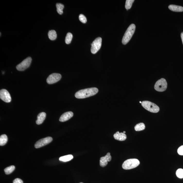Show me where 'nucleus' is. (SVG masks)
I'll list each match as a JSON object with an SVG mask.
<instances>
[{"mask_svg": "<svg viewBox=\"0 0 183 183\" xmlns=\"http://www.w3.org/2000/svg\"><path fill=\"white\" fill-rule=\"evenodd\" d=\"M98 92V89L96 88L84 89L77 92L75 97L78 99L86 98L96 95Z\"/></svg>", "mask_w": 183, "mask_h": 183, "instance_id": "f257e3e1", "label": "nucleus"}, {"mask_svg": "<svg viewBox=\"0 0 183 183\" xmlns=\"http://www.w3.org/2000/svg\"><path fill=\"white\" fill-rule=\"evenodd\" d=\"M135 28L136 26L134 24H132L129 25L123 36L122 41L123 45H126L129 42L134 34Z\"/></svg>", "mask_w": 183, "mask_h": 183, "instance_id": "f03ea898", "label": "nucleus"}, {"mask_svg": "<svg viewBox=\"0 0 183 183\" xmlns=\"http://www.w3.org/2000/svg\"><path fill=\"white\" fill-rule=\"evenodd\" d=\"M140 164V161L137 159H129L123 163L122 167L125 170H130L137 167Z\"/></svg>", "mask_w": 183, "mask_h": 183, "instance_id": "7ed1b4c3", "label": "nucleus"}, {"mask_svg": "<svg viewBox=\"0 0 183 183\" xmlns=\"http://www.w3.org/2000/svg\"><path fill=\"white\" fill-rule=\"evenodd\" d=\"M142 105L143 108L152 113H158L160 110L158 106L149 101H143L142 102Z\"/></svg>", "mask_w": 183, "mask_h": 183, "instance_id": "20e7f679", "label": "nucleus"}, {"mask_svg": "<svg viewBox=\"0 0 183 183\" xmlns=\"http://www.w3.org/2000/svg\"><path fill=\"white\" fill-rule=\"evenodd\" d=\"M167 87V82L165 79L162 78L156 82L154 85V89L158 92L164 91Z\"/></svg>", "mask_w": 183, "mask_h": 183, "instance_id": "39448f33", "label": "nucleus"}, {"mask_svg": "<svg viewBox=\"0 0 183 183\" xmlns=\"http://www.w3.org/2000/svg\"><path fill=\"white\" fill-rule=\"evenodd\" d=\"M32 58L29 57L24 59L22 62L17 65L16 68L19 71H23L28 68L32 62Z\"/></svg>", "mask_w": 183, "mask_h": 183, "instance_id": "423d86ee", "label": "nucleus"}, {"mask_svg": "<svg viewBox=\"0 0 183 183\" xmlns=\"http://www.w3.org/2000/svg\"><path fill=\"white\" fill-rule=\"evenodd\" d=\"M102 44V38L98 37L96 38L91 44V52L93 54H96L101 47Z\"/></svg>", "mask_w": 183, "mask_h": 183, "instance_id": "0eeeda50", "label": "nucleus"}, {"mask_svg": "<svg viewBox=\"0 0 183 183\" xmlns=\"http://www.w3.org/2000/svg\"><path fill=\"white\" fill-rule=\"evenodd\" d=\"M53 138L50 137H47L41 139L36 142L35 144V147L36 149L40 148L41 147L47 145L52 142Z\"/></svg>", "mask_w": 183, "mask_h": 183, "instance_id": "6e6552de", "label": "nucleus"}, {"mask_svg": "<svg viewBox=\"0 0 183 183\" xmlns=\"http://www.w3.org/2000/svg\"><path fill=\"white\" fill-rule=\"evenodd\" d=\"M62 76L59 73L52 74L49 76L47 80V82L49 84H52L56 83L60 80Z\"/></svg>", "mask_w": 183, "mask_h": 183, "instance_id": "1a4fd4ad", "label": "nucleus"}, {"mask_svg": "<svg viewBox=\"0 0 183 183\" xmlns=\"http://www.w3.org/2000/svg\"><path fill=\"white\" fill-rule=\"evenodd\" d=\"M0 98L3 101L6 102H10L11 101V98L10 94L8 91L5 89L1 90Z\"/></svg>", "mask_w": 183, "mask_h": 183, "instance_id": "9d476101", "label": "nucleus"}, {"mask_svg": "<svg viewBox=\"0 0 183 183\" xmlns=\"http://www.w3.org/2000/svg\"><path fill=\"white\" fill-rule=\"evenodd\" d=\"M112 157L110 153H108L104 157H101L100 160V166L104 167L108 164V162L111 161Z\"/></svg>", "mask_w": 183, "mask_h": 183, "instance_id": "9b49d317", "label": "nucleus"}, {"mask_svg": "<svg viewBox=\"0 0 183 183\" xmlns=\"http://www.w3.org/2000/svg\"><path fill=\"white\" fill-rule=\"evenodd\" d=\"M73 113L71 111L66 112L62 114L60 118V121L63 122L67 121L73 116Z\"/></svg>", "mask_w": 183, "mask_h": 183, "instance_id": "f8f14e48", "label": "nucleus"}, {"mask_svg": "<svg viewBox=\"0 0 183 183\" xmlns=\"http://www.w3.org/2000/svg\"><path fill=\"white\" fill-rule=\"evenodd\" d=\"M114 137L116 140L123 141H125L127 138V136L124 133H119L118 131L114 135Z\"/></svg>", "mask_w": 183, "mask_h": 183, "instance_id": "ddd939ff", "label": "nucleus"}, {"mask_svg": "<svg viewBox=\"0 0 183 183\" xmlns=\"http://www.w3.org/2000/svg\"><path fill=\"white\" fill-rule=\"evenodd\" d=\"M46 114L45 112H41L37 116V120L36 123L37 125H39L42 124L45 119Z\"/></svg>", "mask_w": 183, "mask_h": 183, "instance_id": "4468645a", "label": "nucleus"}, {"mask_svg": "<svg viewBox=\"0 0 183 183\" xmlns=\"http://www.w3.org/2000/svg\"><path fill=\"white\" fill-rule=\"evenodd\" d=\"M169 8L170 10L176 12H182L183 11V7L181 6L172 5L169 6Z\"/></svg>", "mask_w": 183, "mask_h": 183, "instance_id": "2eb2a0df", "label": "nucleus"}, {"mask_svg": "<svg viewBox=\"0 0 183 183\" xmlns=\"http://www.w3.org/2000/svg\"><path fill=\"white\" fill-rule=\"evenodd\" d=\"M48 35L49 39L52 40H55L57 36L56 32L54 30L49 31L48 32Z\"/></svg>", "mask_w": 183, "mask_h": 183, "instance_id": "dca6fc26", "label": "nucleus"}, {"mask_svg": "<svg viewBox=\"0 0 183 183\" xmlns=\"http://www.w3.org/2000/svg\"><path fill=\"white\" fill-rule=\"evenodd\" d=\"M73 156L72 155H67L62 156L60 157L59 160L60 161L63 162H67L70 161L72 159H73Z\"/></svg>", "mask_w": 183, "mask_h": 183, "instance_id": "f3484780", "label": "nucleus"}, {"mask_svg": "<svg viewBox=\"0 0 183 183\" xmlns=\"http://www.w3.org/2000/svg\"><path fill=\"white\" fill-rule=\"evenodd\" d=\"M7 136L5 134L2 135L0 136V145L4 146L7 143Z\"/></svg>", "mask_w": 183, "mask_h": 183, "instance_id": "a211bd4d", "label": "nucleus"}, {"mask_svg": "<svg viewBox=\"0 0 183 183\" xmlns=\"http://www.w3.org/2000/svg\"><path fill=\"white\" fill-rule=\"evenodd\" d=\"M134 129L136 131H141L144 130L145 129V126L143 123H139L136 125Z\"/></svg>", "mask_w": 183, "mask_h": 183, "instance_id": "6ab92c4d", "label": "nucleus"}, {"mask_svg": "<svg viewBox=\"0 0 183 183\" xmlns=\"http://www.w3.org/2000/svg\"><path fill=\"white\" fill-rule=\"evenodd\" d=\"M56 6L58 13L60 15L62 14L63 13V10L64 8V5L60 3H57Z\"/></svg>", "mask_w": 183, "mask_h": 183, "instance_id": "aec40b11", "label": "nucleus"}, {"mask_svg": "<svg viewBox=\"0 0 183 183\" xmlns=\"http://www.w3.org/2000/svg\"><path fill=\"white\" fill-rule=\"evenodd\" d=\"M15 169V167L14 165H11L10 166L7 167L4 169L5 174L7 175H8L11 174L12 172H13Z\"/></svg>", "mask_w": 183, "mask_h": 183, "instance_id": "412c9836", "label": "nucleus"}, {"mask_svg": "<svg viewBox=\"0 0 183 183\" xmlns=\"http://www.w3.org/2000/svg\"><path fill=\"white\" fill-rule=\"evenodd\" d=\"M73 38L72 34L71 33H68L66 35L65 39V42L67 44H69L71 42Z\"/></svg>", "mask_w": 183, "mask_h": 183, "instance_id": "4be33fe9", "label": "nucleus"}, {"mask_svg": "<svg viewBox=\"0 0 183 183\" xmlns=\"http://www.w3.org/2000/svg\"><path fill=\"white\" fill-rule=\"evenodd\" d=\"M134 2V0H127L126 1L125 8L127 10L131 8L132 4Z\"/></svg>", "mask_w": 183, "mask_h": 183, "instance_id": "5701e85b", "label": "nucleus"}, {"mask_svg": "<svg viewBox=\"0 0 183 183\" xmlns=\"http://www.w3.org/2000/svg\"><path fill=\"white\" fill-rule=\"evenodd\" d=\"M176 175L179 178H183V169H179L177 170L176 172Z\"/></svg>", "mask_w": 183, "mask_h": 183, "instance_id": "b1692460", "label": "nucleus"}, {"mask_svg": "<svg viewBox=\"0 0 183 183\" xmlns=\"http://www.w3.org/2000/svg\"><path fill=\"white\" fill-rule=\"evenodd\" d=\"M79 20L82 23H85L87 22V20L85 16L83 14H80L79 17Z\"/></svg>", "mask_w": 183, "mask_h": 183, "instance_id": "393cba45", "label": "nucleus"}, {"mask_svg": "<svg viewBox=\"0 0 183 183\" xmlns=\"http://www.w3.org/2000/svg\"><path fill=\"white\" fill-rule=\"evenodd\" d=\"M178 153L180 155H183V145L179 147L177 150Z\"/></svg>", "mask_w": 183, "mask_h": 183, "instance_id": "a878e982", "label": "nucleus"}, {"mask_svg": "<svg viewBox=\"0 0 183 183\" xmlns=\"http://www.w3.org/2000/svg\"><path fill=\"white\" fill-rule=\"evenodd\" d=\"M13 183H23V182L20 179L18 178L14 180Z\"/></svg>", "mask_w": 183, "mask_h": 183, "instance_id": "bb28decb", "label": "nucleus"}, {"mask_svg": "<svg viewBox=\"0 0 183 183\" xmlns=\"http://www.w3.org/2000/svg\"><path fill=\"white\" fill-rule=\"evenodd\" d=\"M181 37L183 45V32H182L181 33Z\"/></svg>", "mask_w": 183, "mask_h": 183, "instance_id": "cd10ccee", "label": "nucleus"}, {"mask_svg": "<svg viewBox=\"0 0 183 183\" xmlns=\"http://www.w3.org/2000/svg\"><path fill=\"white\" fill-rule=\"evenodd\" d=\"M123 133H126V132H125V131H124V132H123Z\"/></svg>", "mask_w": 183, "mask_h": 183, "instance_id": "c85d7f7f", "label": "nucleus"}, {"mask_svg": "<svg viewBox=\"0 0 183 183\" xmlns=\"http://www.w3.org/2000/svg\"><path fill=\"white\" fill-rule=\"evenodd\" d=\"M142 102H141V101H140V103H142Z\"/></svg>", "mask_w": 183, "mask_h": 183, "instance_id": "c756f323", "label": "nucleus"}, {"mask_svg": "<svg viewBox=\"0 0 183 183\" xmlns=\"http://www.w3.org/2000/svg\"><path fill=\"white\" fill-rule=\"evenodd\" d=\"M83 183V182H81V183Z\"/></svg>", "mask_w": 183, "mask_h": 183, "instance_id": "7c9ffc66", "label": "nucleus"}]
</instances>
